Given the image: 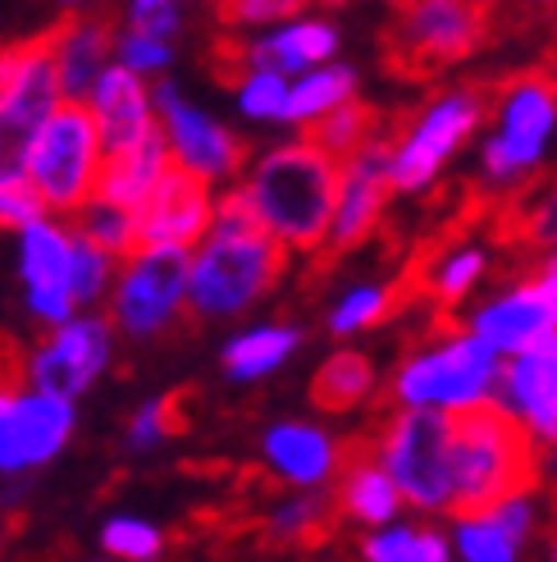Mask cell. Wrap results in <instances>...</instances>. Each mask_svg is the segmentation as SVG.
<instances>
[{
  "mask_svg": "<svg viewBox=\"0 0 557 562\" xmlns=\"http://www.w3.org/2000/svg\"><path fill=\"white\" fill-rule=\"evenodd\" d=\"M284 261L288 251L252 220L238 183L215 188L211 229L187 247V316L206 325L242 321L274 293Z\"/></svg>",
  "mask_w": 557,
  "mask_h": 562,
  "instance_id": "obj_1",
  "label": "cell"
},
{
  "mask_svg": "<svg viewBox=\"0 0 557 562\" xmlns=\"http://www.w3.org/2000/svg\"><path fill=\"white\" fill-rule=\"evenodd\" d=\"M234 183L252 220L288 257H311L325 247L333 192H339V160L325 156L306 133L252 156Z\"/></svg>",
  "mask_w": 557,
  "mask_h": 562,
  "instance_id": "obj_2",
  "label": "cell"
},
{
  "mask_svg": "<svg viewBox=\"0 0 557 562\" xmlns=\"http://www.w3.org/2000/svg\"><path fill=\"white\" fill-rule=\"evenodd\" d=\"M498 357L480 334H470L466 325L453 334H439L434 344L416 348L402 357V367L394 371V403L398 407H421V412H443L462 416L470 407L493 403V380H498Z\"/></svg>",
  "mask_w": 557,
  "mask_h": 562,
  "instance_id": "obj_3",
  "label": "cell"
},
{
  "mask_svg": "<svg viewBox=\"0 0 557 562\" xmlns=\"http://www.w3.org/2000/svg\"><path fill=\"white\" fill-rule=\"evenodd\" d=\"M535 475V443L503 407H470L453 416V513L503 498Z\"/></svg>",
  "mask_w": 557,
  "mask_h": 562,
  "instance_id": "obj_4",
  "label": "cell"
},
{
  "mask_svg": "<svg viewBox=\"0 0 557 562\" xmlns=\"http://www.w3.org/2000/svg\"><path fill=\"white\" fill-rule=\"evenodd\" d=\"M371 458L394 475L411 513L421 517L453 513V416L398 407L384 420Z\"/></svg>",
  "mask_w": 557,
  "mask_h": 562,
  "instance_id": "obj_5",
  "label": "cell"
},
{
  "mask_svg": "<svg viewBox=\"0 0 557 562\" xmlns=\"http://www.w3.org/2000/svg\"><path fill=\"white\" fill-rule=\"evenodd\" d=\"M105 316L124 339H160L187 316V247L137 243L115 261Z\"/></svg>",
  "mask_w": 557,
  "mask_h": 562,
  "instance_id": "obj_6",
  "label": "cell"
},
{
  "mask_svg": "<svg viewBox=\"0 0 557 562\" xmlns=\"http://www.w3.org/2000/svg\"><path fill=\"white\" fill-rule=\"evenodd\" d=\"M485 97L476 88H448L421 105L416 115L394 143H384V170H388V188L416 196L430 192L448 165L470 137L480 133L485 124Z\"/></svg>",
  "mask_w": 557,
  "mask_h": 562,
  "instance_id": "obj_7",
  "label": "cell"
},
{
  "mask_svg": "<svg viewBox=\"0 0 557 562\" xmlns=\"http://www.w3.org/2000/svg\"><path fill=\"white\" fill-rule=\"evenodd\" d=\"M101 133L82 101H60L37 128L33 147H27V183L37 188L42 206L50 215H73L101 179Z\"/></svg>",
  "mask_w": 557,
  "mask_h": 562,
  "instance_id": "obj_8",
  "label": "cell"
},
{
  "mask_svg": "<svg viewBox=\"0 0 557 562\" xmlns=\"http://www.w3.org/2000/svg\"><path fill=\"white\" fill-rule=\"evenodd\" d=\"M115 344L120 334L101 306H78L69 321L42 329V339L23 352L19 380L55 393V398L82 403L101 384V375L115 367Z\"/></svg>",
  "mask_w": 557,
  "mask_h": 562,
  "instance_id": "obj_9",
  "label": "cell"
},
{
  "mask_svg": "<svg viewBox=\"0 0 557 562\" xmlns=\"http://www.w3.org/2000/svg\"><path fill=\"white\" fill-rule=\"evenodd\" d=\"M557 137V88L553 78H516L493 101V133L480 147V175L489 188H512L516 179L535 175L553 151Z\"/></svg>",
  "mask_w": 557,
  "mask_h": 562,
  "instance_id": "obj_10",
  "label": "cell"
},
{
  "mask_svg": "<svg viewBox=\"0 0 557 562\" xmlns=\"http://www.w3.org/2000/svg\"><path fill=\"white\" fill-rule=\"evenodd\" d=\"M151 105H156V128L164 137V151H170L179 170L206 179L211 188H225L242 175L247 165L242 137L219 115H211L202 101H192L170 74L151 82Z\"/></svg>",
  "mask_w": 557,
  "mask_h": 562,
  "instance_id": "obj_11",
  "label": "cell"
},
{
  "mask_svg": "<svg viewBox=\"0 0 557 562\" xmlns=\"http://www.w3.org/2000/svg\"><path fill=\"white\" fill-rule=\"evenodd\" d=\"M69 251H73V220L69 215H37L14 229V274L23 293V312L42 329L60 325L78 312L69 297Z\"/></svg>",
  "mask_w": 557,
  "mask_h": 562,
  "instance_id": "obj_12",
  "label": "cell"
},
{
  "mask_svg": "<svg viewBox=\"0 0 557 562\" xmlns=\"http://www.w3.org/2000/svg\"><path fill=\"white\" fill-rule=\"evenodd\" d=\"M60 101L65 92H60V78H55L46 37L19 42L14 74L0 88V183L27 179V147H33L37 128Z\"/></svg>",
  "mask_w": 557,
  "mask_h": 562,
  "instance_id": "obj_13",
  "label": "cell"
},
{
  "mask_svg": "<svg viewBox=\"0 0 557 562\" xmlns=\"http://www.w3.org/2000/svg\"><path fill=\"white\" fill-rule=\"evenodd\" d=\"M485 14L476 0H402L394 50L407 69H443L480 46Z\"/></svg>",
  "mask_w": 557,
  "mask_h": 562,
  "instance_id": "obj_14",
  "label": "cell"
},
{
  "mask_svg": "<svg viewBox=\"0 0 557 562\" xmlns=\"http://www.w3.org/2000/svg\"><path fill=\"white\" fill-rule=\"evenodd\" d=\"M539 526V503L531 490H512L503 498H489L480 508H457L448 530L453 558L462 562H516Z\"/></svg>",
  "mask_w": 557,
  "mask_h": 562,
  "instance_id": "obj_15",
  "label": "cell"
},
{
  "mask_svg": "<svg viewBox=\"0 0 557 562\" xmlns=\"http://www.w3.org/2000/svg\"><path fill=\"white\" fill-rule=\"evenodd\" d=\"M388 170H384V143H366L361 151L339 160V192H333V215H329V238L325 247L348 251L361 247L388 211Z\"/></svg>",
  "mask_w": 557,
  "mask_h": 562,
  "instance_id": "obj_16",
  "label": "cell"
},
{
  "mask_svg": "<svg viewBox=\"0 0 557 562\" xmlns=\"http://www.w3.org/2000/svg\"><path fill=\"white\" fill-rule=\"evenodd\" d=\"M215 220V188L197 175L170 170L147 192V202L137 206V243H164V247H192Z\"/></svg>",
  "mask_w": 557,
  "mask_h": 562,
  "instance_id": "obj_17",
  "label": "cell"
},
{
  "mask_svg": "<svg viewBox=\"0 0 557 562\" xmlns=\"http://www.w3.org/2000/svg\"><path fill=\"white\" fill-rule=\"evenodd\" d=\"M343 443L316 420H274L261 435V462L288 490H329L343 467Z\"/></svg>",
  "mask_w": 557,
  "mask_h": 562,
  "instance_id": "obj_18",
  "label": "cell"
},
{
  "mask_svg": "<svg viewBox=\"0 0 557 562\" xmlns=\"http://www.w3.org/2000/svg\"><path fill=\"white\" fill-rule=\"evenodd\" d=\"M493 407H503L535 448L557 443V367L531 348L503 357L493 380Z\"/></svg>",
  "mask_w": 557,
  "mask_h": 562,
  "instance_id": "obj_19",
  "label": "cell"
},
{
  "mask_svg": "<svg viewBox=\"0 0 557 562\" xmlns=\"http://www.w3.org/2000/svg\"><path fill=\"white\" fill-rule=\"evenodd\" d=\"M343 46V33L339 23L325 19V14H293V19H278L270 27H257V33H247L242 42V65H257V69H274V74H302L311 65H325L333 60Z\"/></svg>",
  "mask_w": 557,
  "mask_h": 562,
  "instance_id": "obj_20",
  "label": "cell"
},
{
  "mask_svg": "<svg viewBox=\"0 0 557 562\" xmlns=\"http://www.w3.org/2000/svg\"><path fill=\"white\" fill-rule=\"evenodd\" d=\"M82 105H88V115L101 133V147L115 151V147H128L137 137L156 133V105H151V82L137 78L128 69H120L110 60L96 78L92 88L82 92Z\"/></svg>",
  "mask_w": 557,
  "mask_h": 562,
  "instance_id": "obj_21",
  "label": "cell"
},
{
  "mask_svg": "<svg viewBox=\"0 0 557 562\" xmlns=\"http://www.w3.org/2000/svg\"><path fill=\"white\" fill-rule=\"evenodd\" d=\"M42 37H46V50H50L55 78H60V92L69 101H82V92L92 88V78L110 65L115 23H110L101 10H73Z\"/></svg>",
  "mask_w": 557,
  "mask_h": 562,
  "instance_id": "obj_22",
  "label": "cell"
},
{
  "mask_svg": "<svg viewBox=\"0 0 557 562\" xmlns=\"http://www.w3.org/2000/svg\"><path fill=\"white\" fill-rule=\"evenodd\" d=\"M548 325H553V316H548V306H544V297H539V289H535V279H525V284H512V289H503V293L485 297L476 312L466 316V329L480 334V339H485L498 357L521 352V348L531 344L535 334H544Z\"/></svg>",
  "mask_w": 557,
  "mask_h": 562,
  "instance_id": "obj_23",
  "label": "cell"
},
{
  "mask_svg": "<svg viewBox=\"0 0 557 562\" xmlns=\"http://www.w3.org/2000/svg\"><path fill=\"white\" fill-rule=\"evenodd\" d=\"M14 420H19V458L23 471H42L69 448L73 430H78V403L55 398L33 384L14 389Z\"/></svg>",
  "mask_w": 557,
  "mask_h": 562,
  "instance_id": "obj_24",
  "label": "cell"
},
{
  "mask_svg": "<svg viewBox=\"0 0 557 562\" xmlns=\"http://www.w3.org/2000/svg\"><path fill=\"white\" fill-rule=\"evenodd\" d=\"M302 348V329L288 321H257L238 334H229L219 348V371L229 384H265L278 375L297 357Z\"/></svg>",
  "mask_w": 557,
  "mask_h": 562,
  "instance_id": "obj_25",
  "label": "cell"
},
{
  "mask_svg": "<svg viewBox=\"0 0 557 562\" xmlns=\"http://www.w3.org/2000/svg\"><path fill=\"white\" fill-rule=\"evenodd\" d=\"M333 513L361 530H371L388 517L407 513V503L394 485V475L366 453V458H343L339 475H333Z\"/></svg>",
  "mask_w": 557,
  "mask_h": 562,
  "instance_id": "obj_26",
  "label": "cell"
},
{
  "mask_svg": "<svg viewBox=\"0 0 557 562\" xmlns=\"http://www.w3.org/2000/svg\"><path fill=\"white\" fill-rule=\"evenodd\" d=\"M170 165H174V160H170V151H164V137H160V128H156V133L137 137V143H128V147L105 151L96 192L110 196V202L137 211V206L147 202V192L160 183V175L170 170Z\"/></svg>",
  "mask_w": 557,
  "mask_h": 562,
  "instance_id": "obj_27",
  "label": "cell"
},
{
  "mask_svg": "<svg viewBox=\"0 0 557 562\" xmlns=\"http://www.w3.org/2000/svg\"><path fill=\"white\" fill-rule=\"evenodd\" d=\"M356 97V69L343 65L339 55L325 65H311L288 78V101H284V124L306 133L320 115H329L333 105H343Z\"/></svg>",
  "mask_w": 557,
  "mask_h": 562,
  "instance_id": "obj_28",
  "label": "cell"
},
{
  "mask_svg": "<svg viewBox=\"0 0 557 562\" xmlns=\"http://www.w3.org/2000/svg\"><path fill=\"white\" fill-rule=\"evenodd\" d=\"M379 375H375V361L366 352H356V348H343V352H333L325 357V367L316 371V403L325 412H352L361 403H371V393H375Z\"/></svg>",
  "mask_w": 557,
  "mask_h": 562,
  "instance_id": "obj_29",
  "label": "cell"
},
{
  "mask_svg": "<svg viewBox=\"0 0 557 562\" xmlns=\"http://www.w3.org/2000/svg\"><path fill=\"white\" fill-rule=\"evenodd\" d=\"M398 306V289L388 279H361V284H348L339 297H333L325 329L333 339H356L366 329H379Z\"/></svg>",
  "mask_w": 557,
  "mask_h": 562,
  "instance_id": "obj_30",
  "label": "cell"
},
{
  "mask_svg": "<svg viewBox=\"0 0 557 562\" xmlns=\"http://www.w3.org/2000/svg\"><path fill=\"white\" fill-rule=\"evenodd\" d=\"M485 274H489V251L480 243H453L448 251H439L425 284H430V297L439 306H462L485 284Z\"/></svg>",
  "mask_w": 557,
  "mask_h": 562,
  "instance_id": "obj_31",
  "label": "cell"
},
{
  "mask_svg": "<svg viewBox=\"0 0 557 562\" xmlns=\"http://www.w3.org/2000/svg\"><path fill=\"white\" fill-rule=\"evenodd\" d=\"M69 220H73V229L82 238H92L96 247H105L110 257H124V251L137 247V211L110 202V196H101V192H92Z\"/></svg>",
  "mask_w": 557,
  "mask_h": 562,
  "instance_id": "obj_32",
  "label": "cell"
},
{
  "mask_svg": "<svg viewBox=\"0 0 557 562\" xmlns=\"http://www.w3.org/2000/svg\"><path fill=\"white\" fill-rule=\"evenodd\" d=\"M306 137L333 160H343L352 151H361L366 143H375V110L371 105H361L356 97L343 101V105H333L329 115H320L311 128H306Z\"/></svg>",
  "mask_w": 557,
  "mask_h": 562,
  "instance_id": "obj_33",
  "label": "cell"
},
{
  "mask_svg": "<svg viewBox=\"0 0 557 562\" xmlns=\"http://www.w3.org/2000/svg\"><path fill=\"white\" fill-rule=\"evenodd\" d=\"M110 60L120 69L137 74V78H164L179 60V46L174 37H156V33H143V27H128V23H115V42H110Z\"/></svg>",
  "mask_w": 557,
  "mask_h": 562,
  "instance_id": "obj_34",
  "label": "cell"
},
{
  "mask_svg": "<svg viewBox=\"0 0 557 562\" xmlns=\"http://www.w3.org/2000/svg\"><path fill=\"white\" fill-rule=\"evenodd\" d=\"M284 101H288V78L274 69L242 65L234 82V110L247 124H284Z\"/></svg>",
  "mask_w": 557,
  "mask_h": 562,
  "instance_id": "obj_35",
  "label": "cell"
},
{
  "mask_svg": "<svg viewBox=\"0 0 557 562\" xmlns=\"http://www.w3.org/2000/svg\"><path fill=\"white\" fill-rule=\"evenodd\" d=\"M101 553L115 562H156L164 553V530L137 513H115L101 526Z\"/></svg>",
  "mask_w": 557,
  "mask_h": 562,
  "instance_id": "obj_36",
  "label": "cell"
},
{
  "mask_svg": "<svg viewBox=\"0 0 557 562\" xmlns=\"http://www.w3.org/2000/svg\"><path fill=\"white\" fill-rule=\"evenodd\" d=\"M115 261L105 247H96L92 238H82L73 229V251H69V297L78 306H101L110 293V279H115Z\"/></svg>",
  "mask_w": 557,
  "mask_h": 562,
  "instance_id": "obj_37",
  "label": "cell"
},
{
  "mask_svg": "<svg viewBox=\"0 0 557 562\" xmlns=\"http://www.w3.org/2000/svg\"><path fill=\"white\" fill-rule=\"evenodd\" d=\"M325 490H293V498H284L278 508L270 513L265 530L274 544H306L320 536L325 526Z\"/></svg>",
  "mask_w": 557,
  "mask_h": 562,
  "instance_id": "obj_38",
  "label": "cell"
},
{
  "mask_svg": "<svg viewBox=\"0 0 557 562\" xmlns=\"http://www.w3.org/2000/svg\"><path fill=\"white\" fill-rule=\"evenodd\" d=\"M366 562H421V521H407L402 513L366 530L361 540Z\"/></svg>",
  "mask_w": 557,
  "mask_h": 562,
  "instance_id": "obj_39",
  "label": "cell"
},
{
  "mask_svg": "<svg viewBox=\"0 0 557 562\" xmlns=\"http://www.w3.org/2000/svg\"><path fill=\"white\" fill-rule=\"evenodd\" d=\"M179 430V412H174V398H147L128 416L124 426V443L128 453H156L160 443H170Z\"/></svg>",
  "mask_w": 557,
  "mask_h": 562,
  "instance_id": "obj_40",
  "label": "cell"
},
{
  "mask_svg": "<svg viewBox=\"0 0 557 562\" xmlns=\"http://www.w3.org/2000/svg\"><path fill=\"white\" fill-rule=\"evenodd\" d=\"M306 5L311 0H225V23L238 27V33H257V27L302 14Z\"/></svg>",
  "mask_w": 557,
  "mask_h": 562,
  "instance_id": "obj_41",
  "label": "cell"
},
{
  "mask_svg": "<svg viewBox=\"0 0 557 562\" xmlns=\"http://www.w3.org/2000/svg\"><path fill=\"white\" fill-rule=\"evenodd\" d=\"M128 27H143L156 37H179L183 33V0H124V19Z\"/></svg>",
  "mask_w": 557,
  "mask_h": 562,
  "instance_id": "obj_42",
  "label": "cell"
},
{
  "mask_svg": "<svg viewBox=\"0 0 557 562\" xmlns=\"http://www.w3.org/2000/svg\"><path fill=\"white\" fill-rule=\"evenodd\" d=\"M37 215H46V206H42V196H37L33 183L27 179H5L0 183V234L23 229V224L37 220Z\"/></svg>",
  "mask_w": 557,
  "mask_h": 562,
  "instance_id": "obj_43",
  "label": "cell"
},
{
  "mask_svg": "<svg viewBox=\"0 0 557 562\" xmlns=\"http://www.w3.org/2000/svg\"><path fill=\"white\" fill-rule=\"evenodd\" d=\"M14 389L19 380H0V481H19L23 458H19V420H14Z\"/></svg>",
  "mask_w": 557,
  "mask_h": 562,
  "instance_id": "obj_44",
  "label": "cell"
},
{
  "mask_svg": "<svg viewBox=\"0 0 557 562\" xmlns=\"http://www.w3.org/2000/svg\"><path fill=\"white\" fill-rule=\"evenodd\" d=\"M525 234H531L535 243H557V188H548L539 202L525 211Z\"/></svg>",
  "mask_w": 557,
  "mask_h": 562,
  "instance_id": "obj_45",
  "label": "cell"
},
{
  "mask_svg": "<svg viewBox=\"0 0 557 562\" xmlns=\"http://www.w3.org/2000/svg\"><path fill=\"white\" fill-rule=\"evenodd\" d=\"M535 289H539V297H544V306H548V316H553V325H557V274H553V270H539Z\"/></svg>",
  "mask_w": 557,
  "mask_h": 562,
  "instance_id": "obj_46",
  "label": "cell"
},
{
  "mask_svg": "<svg viewBox=\"0 0 557 562\" xmlns=\"http://www.w3.org/2000/svg\"><path fill=\"white\" fill-rule=\"evenodd\" d=\"M539 475L557 485V443H544V458H539Z\"/></svg>",
  "mask_w": 557,
  "mask_h": 562,
  "instance_id": "obj_47",
  "label": "cell"
},
{
  "mask_svg": "<svg viewBox=\"0 0 557 562\" xmlns=\"http://www.w3.org/2000/svg\"><path fill=\"white\" fill-rule=\"evenodd\" d=\"M105 5H115V0H60L65 14H73V10H105Z\"/></svg>",
  "mask_w": 557,
  "mask_h": 562,
  "instance_id": "obj_48",
  "label": "cell"
},
{
  "mask_svg": "<svg viewBox=\"0 0 557 562\" xmlns=\"http://www.w3.org/2000/svg\"><path fill=\"white\" fill-rule=\"evenodd\" d=\"M544 270H553V274H557V243H548V261H544Z\"/></svg>",
  "mask_w": 557,
  "mask_h": 562,
  "instance_id": "obj_49",
  "label": "cell"
},
{
  "mask_svg": "<svg viewBox=\"0 0 557 562\" xmlns=\"http://www.w3.org/2000/svg\"><path fill=\"white\" fill-rule=\"evenodd\" d=\"M183 5H225V0H183Z\"/></svg>",
  "mask_w": 557,
  "mask_h": 562,
  "instance_id": "obj_50",
  "label": "cell"
},
{
  "mask_svg": "<svg viewBox=\"0 0 557 562\" xmlns=\"http://www.w3.org/2000/svg\"><path fill=\"white\" fill-rule=\"evenodd\" d=\"M0 544H5V521H0Z\"/></svg>",
  "mask_w": 557,
  "mask_h": 562,
  "instance_id": "obj_51",
  "label": "cell"
},
{
  "mask_svg": "<svg viewBox=\"0 0 557 562\" xmlns=\"http://www.w3.org/2000/svg\"><path fill=\"white\" fill-rule=\"evenodd\" d=\"M548 553H553V562H557V540H553V549H548Z\"/></svg>",
  "mask_w": 557,
  "mask_h": 562,
  "instance_id": "obj_52",
  "label": "cell"
},
{
  "mask_svg": "<svg viewBox=\"0 0 557 562\" xmlns=\"http://www.w3.org/2000/svg\"><path fill=\"white\" fill-rule=\"evenodd\" d=\"M553 88H557V69H553Z\"/></svg>",
  "mask_w": 557,
  "mask_h": 562,
  "instance_id": "obj_53",
  "label": "cell"
}]
</instances>
